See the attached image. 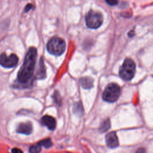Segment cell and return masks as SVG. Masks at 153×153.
I'll use <instances>...</instances> for the list:
<instances>
[{
    "label": "cell",
    "instance_id": "1",
    "mask_svg": "<svg viewBox=\"0 0 153 153\" xmlns=\"http://www.w3.org/2000/svg\"><path fill=\"white\" fill-rule=\"evenodd\" d=\"M37 57V50L35 47H30L25 56L23 63L17 75L19 82L25 84L32 78Z\"/></svg>",
    "mask_w": 153,
    "mask_h": 153
},
{
    "label": "cell",
    "instance_id": "2",
    "mask_svg": "<svg viewBox=\"0 0 153 153\" xmlns=\"http://www.w3.org/2000/svg\"><path fill=\"white\" fill-rule=\"evenodd\" d=\"M47 51L54 56H60L66 49V42L65 40L59 37H53L47 44Z\"/></svg>",
    "mask_w": 153,
    "mask_h": 153
},
{
    "label": "cell",
    "instance_id": "3",
    "mask_svg": "<svg viewBox=\"0 0 153 153\" xmlns=\"http://www.w3.org/2000/svg\"><path fill=\"white\" fill-rule=\"evenodd\" d=\"M136 65L134 61L130 59L127 58L124 61L122 66L120 68L119 75L125 81L131 80L135 74Z\"/></svg>",
    "mask_w": 153,
    "mask_h": 153
},
{
    "label": "cell",
    "instance_id": "4",
    "mask_svg": "<svg viewBox=\"0 0 153 153\" xmlns=\"http://www.w3.org/2000/svg\"><path fill=\"white\" fill-rule=\"evenodd\" d=\"M120 87L115 83L109 84L103 91V99L108 102L112 103L117 100L120 96Z\"/></svg>",
    "mask_w": 153,
    "mask_h": 153
},
{
    "label": "cell",
    "instance_id": "5",
    "mask_svg": "<svg viewBox=\"0 0 153 153\" xmlns=\"http://www.w3.org/2000/svg\"><path fill=\"white\" fill-rule=\"evenodd\" d=\"M103 21V17L101 13L93 10H90L85 16V23L88 27L90 29H97Z\"/></svg>",
    "mask_w": 153,
    "mask_h": 153
},
{
    "label": "cell",
    "instance_id": "6",
    "mask_svg": "<svg viewBox=\"0 0 153 153\" xmlns=\"http://www.w3.org/2000/svg\"><path fill=\"white\" fill-rule=\"evenodd\" d=\"M19 62V58L15 54H11L7 56L5 53L0 54V65L5 68H12L15 67Z\"/></svg>",
    "mask_w": 153,
    "mask_h": 153
},
{
    "label": "cell",
    "instance_id": "7",
    "mask_svg": "<svg viewBox=\"0 0 153 153\" xmlns=\"http://www.w3.org/2000/svg\"><path fill=\"white\" fill-rule=\"evenodd\" d=\"M105 141L107 146L111 148H117L119 145L118 139L115 131L108 133L105 136Z\"/></svg>",
    "mask_w": 153,
    "mask_h": 153
},
{
    "label": "cell",
    "instance_id": "8",
    "mask_svg": "<svg viewBox=\"0 0 153 153\" xmlns=\"http://www.w3.org/2000/svg\"><path fill=\"white\" fill-rule=\"evenodd\" d=\"M41 123L45 126L50 130H54L56 127V119L50 115H44L41 118Z\"/></svg>",
    "mask_w": 153,
    "mask_h": 153
},
{
    "label": "cell",
    "instance_id": "9",
    "mask_svg": "<svg viewBox=\"0 0 153 153\" xmlns=\"http://www.w3.org/2000/svg\"><path fill=\"white\" fill-rule=\"evenodd\" d=\"M33 130L32 125L30 122L22 123L18 125L16 131L18 133L24 134H30Z\"/></svg>",
    "mask_w": 153,
    "mask_h": 153
},
{
    "label": "cell",
    "instance_id": "10",
    "mask_svg": "<svg viewBox=\"0 0 153 153\" xmlns=\"http://www.w3.org/2000/svg\"><path fill=\"white\" fill-rule=\"evenodd\" d=\"M79 83L84 89H90L93 86V79L88 76H84L80 78Z\"/></svg>",
    "mask_w": 153,
    "mask_h": 153
},
{
    "label": "cell",
    "instance_id": "11",
    "mask_svg": "<svg viewBox=\"0 0 153 153\" xmlns=\"http://www.w3.org/2000/svg\"><path fill=\"white\" fill-rule=\"evenodd\" d=\"M46 74H45V68L44 63V60H42V58L41 57L39 62V70L37 72V76L39 79H43L45 77Z\"/></svg>",
    "mask_w": 153,
    "mask_h": 153
},
{
    "label": "cell",
    "instance_id": "12",
    "mask_svg": "<svg viewBox=\"0 0 153 153\" xmlns=\"http://www.w3.org/2000/svg\"><path fill=\"white\" fill-rule=\"evenodd\" d=\"M111 127V122L109 118L105 120L100 124L99 127V131L101 133H105L108 131Z\"/></svg>",
    "mask_w": 153,
    "mask_h": 153
},
{
    "label": "cell",
    "instance_id": "13",
    "mask_svg": "<svg viewBox=\"0 0 153 153\" xmlns=\"http://www.w3.org/2000/svg\"><path fill=\"white\" fill-rule=\"evenodd\" d=\"M73 112L77 115H81L83 113V108L80 102H77L74 105Z\"/></svg>",
    "mask_w": 153,
    "mask_h": 153
},
{
    "label": "cell",
    "instance_id": "14",
    "mask_svg": "<svg viewBox=\"0 0 153 153\" xmlns=\"http://www.w3.org/2000/svg\"><path fill=\"white\" fill-rule=\"evenodd\" d=\"M38 144L41 146H44L46 148H48L52 146L53 143H52L50 138H46L45 139H43V140L39 141L38 143Z\"/></svg>",
    "mask_w": 153,
    "mask_h": 153
},
{
    "label": "cell",
    "instance_id": "15",
    "mask_svg": "<svg viewBox=\"0 0 153 153\" xmlns=\"http://www.w3.org/2000/svg\"><path fill=\"white\" fill-rule=\"evenodd\" d=\"M41 151V146H39L38 143L34 145L31 146L29 148L30 153H39Z\"/></svg>",
    "mask_w": 153,
    "mask_h": 153
},
{
    "label": "cell",
    "instance_id": "16",
    "mask_svg": "<svg viewBox=\"0 0 153 153\" xmlns=\"http://www.w3.org/2000/svg\"><path fill=\"white\" fill-rule=\"evenodd\" d=\"M53 99H54V102L58 105H61V103H62V98H61V96H60L59 92L57 91H56L54 93V94H53Z\"/></svg>",
    "mask_w": 153,
    "mask_h": 153
},
{
    "label": "cell",
    "instance_id": "17",
    "mask_svg": "<svg viewBox=\"0 0 153 153\" xmlns=\"http://www.w3.org/2000/svg\"><path fill=\"white\" fill-rule=\"evenodd\" d=\"M105 1L106 2V3L108 4H109V5H111V6L116 5L118 3V0H105Z\"/></svg>",
    "mask_w": 153,
    "mask_h": 153
},
{
    "label": "cell",
    "instance_id": "18",
    "mask_svg": "<svg viewBox=\"0 0 153 153\" xmlns=\"http://www.w3.org/2000/svg\"><path fill=\"white\" fill-rule=\"evenodd\" d=\"M11 153H23V151L17 148H14L11 149Z\"/></svg>",
    "mask_w": 153,
    "mask_h": 153
},
{
    "label": "cell",
    "instance_id": "19",
    "mask_svg": "<svg viewBox=\"0 0 153 153\" xmlns=\"http://www.w3.org/2000/svg\"><path fill=\"white\" fill-rule=\"evenodd\" d=\"M33 8V6H32V4H27V5L26 6L25 8V13L28 12V11H29L31 8Z\"/></svg>",
    "mask_w": 153,
    "mask_h": 153
},
{
    "label": "cell",
    "instance_id": "20",
    "mask_svg": "<svg viewBox=\"0 0 153 153\" xmlns=\"http://www.w3.org/2000/svg\"><path fill=\"white\" fill-rule=\"evenodd\" d=\"M136 153H146V151L143 148H140L137 149Z\"/></svg>",
    "mask_w": 153,
    "mask_h": 153
},
{
    "label": "cell",
    "instance_id": "21",
    "mask_svg": "<svg viewBox=\"0 0 153 153\" xmlns=\"http://www.w3.org/2000/svg\"><path fill=\"white\" fill-rule=\"evenodd\" d=\"M134 35V31L133 30H130V31L128 32V36L129 37H130V38L133 37Z\"/></svg>",
    "mask_w": 153,
    "mask_h": 153
}]
</instances>
